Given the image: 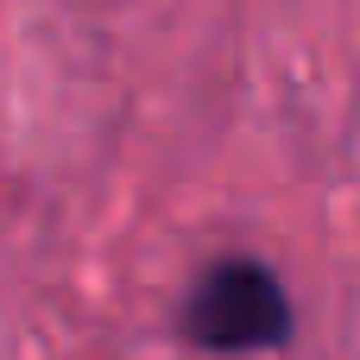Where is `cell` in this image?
Listing matches in <instances>:
<instances>
[{
    "label": "cell",
    "instance_id": "cell-1",
    "mask_svg": "<svg viewBox=\"0 0 360 360\" xmlns=\"http://www.w3.org/2000/svg\"><path fill=\"white\" fill-rule=\"evenodd\" d=\"M184 335L215 354L278 348L291 335V297L259 259H215L184 297Z\"/></svg>",
    "mask_w": 360,
    "mask_h": 360
}]
</instances>
